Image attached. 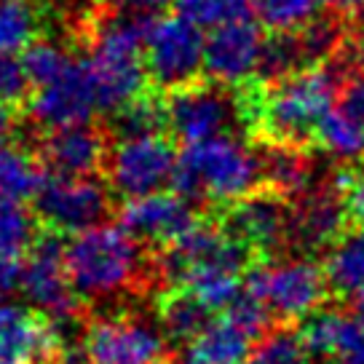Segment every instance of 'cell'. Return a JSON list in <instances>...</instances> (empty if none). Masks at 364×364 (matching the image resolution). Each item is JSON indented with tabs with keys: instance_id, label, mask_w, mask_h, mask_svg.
<instances>
[{
	"instance_id": "cell-28",
	"label": "cell",
	"mask_w": 364,
	"mask_h": 364,
	"mask_svg": "<svg viewBox=\"0 0 364 364\" xmlns=\"http://www.w3.org/2000/svg\"><path fill=\"white\" fill-rule=\"evenodd\" d=\"M318 3L321 0H252V11L276 35H289L316 19Z\"/></svg>"
},
{
	"instance_id": "cell-22",
	"label": "cell",
	"mask_w": 364,
	"mask_h": 364,
	"mask_svg": "<svg viewBox=\"0 0 364 364\" xmlns=\"http://www.w3.org/2000/svg\"><path fill=\"white\" fill-rule=\"evenodd\" d=\"M252 343H257L250 332H244L228 316L212 318V324L196 338L180 364H244L250 356Z\"/></svg>"
},
{
	"instance_id": "cell-37",
	"label": "cell",
	"mask_w": 364,
	"mask_h": 364,
	"mask_svg": "<svg viewBox=\"0 0 364 364\" xmlns=\"http://www.w3.org/2000/svg\"><path fill=\"white\" fill-rule=\"evenodd\" d=\"M327 9H332L341 16H359L364 14V0H321Z\"/></svg>"
},
{
	"instance_id": "cell-24",
	"label": "cell",
	"mask_w": 364,
	"mask_h": 364,
	"mask_svg": "<svg viewBox=\"0 0 364 364\" xmlns=\"http://www.w3.org/2000/svg\"><path fill=\"white\" fill-rule=\"evenodd\" d=\"M324 271L330 289L346 297L364 295V228H356L332 244Z\"/></svg>"
},
{
	"instance_id": "cell-19",
	"label": "cell",
	"mask_w": 364,
	"mask_h": 364,
	"mask_svg": "<svg viewBox=\"0 0 364 364\" xmlns=\"http://www.w3.org/2000/svg\"><path fill=\"white\" fill-rule=\"evenodd\" d=\"M346 206L343 198L332 185L311 188L306 196H300L292 204L289 217V244L300 250H318L327 247L343 236V223H346Z\"/></svg>"
},
{
	"instance_id": "cell-26",
	"label": "cell",
	"mask_w": 364,
	"mask_h": 364,
	"mask_svg": "<svg viewBox=\"0 0 364 364\" xmlns=\"http://www.w3.org/2000/svg\"><path fill=\"white\" fill-rule=\"evenodd\" d=\"M161 129H166V100L148 91L113 113V134L118 139L161 134Z\"/></svg>"
},
{
	"instance_id": "cell-7",
	"label": "cell",
	"mask_w": 364,
	"mask_h": 364,
	"mask_svg": "<svg viewBox=\"0 0 364 364\" xmlns=\"http://www.w3.org/2000/svg\"><path fill=\"white\" fill-rule=\"evenodd\" d=\"M206 38L201 27L182 14L150 19L145 33V65L148 78L166 91H177L198 80L204 70Z\"/></svg>"
},
{
	"instance_id": "cell-1",
	"label": "cell",
	"mask_w": 364,
	"mask_h": 364,
	"mask_svg": "<svg viewBox=\"0 0 364 364\" xmlns=\"http://www.w3.org/2000/svg\"><path fill=\"white\" fill-rule=\"evenodd\" d=\"M341 70L332 65L303 68L276 80L250 83L239 97L241 121L262 145L306 148L316 139V129L341 94Z\"/></svg>"
},
{
	"instance_id": "cell-14",
	"label": "cell",
	"mask_w": 364,
	"mask_h": 364,
	"mask_svg": "<svg viewBox=\"0 0 364 364\" xmlns=\"http://www.w3.org/2000/svg\"><path fill=\"white\" fill-rule=\"evenodd\" d=\"M91 364H161L164 332L134 316H102L86 330Z\"/></svg>"
},
{
	"instance_id": "cell-33",
	"label": "cell",
	"mask_w": 364,
	"mask_h": 364,
	"mask_svg": "<svg viewBox=\"0 0 364 364\" xmlns=\"http://www.w3.org/2000/svg\"><path fill=\"white\" fill-rule=\"evenodd\" d=\"M30 75L24 70L22 59L14 54H0V105L3 107H19V105L30 102Z\"/></svg>"
},
{
	"instance_id": "cell-30",
	"label": "cell",
	"mask_w": 364,
	"mask_h": 364,
	"mask_svg": "<svg viewBox=\"0 0 364 364\" xmlns=\"http://www.w3.org/2000/svg\"><path fill=\"white\" fill-rule=\"evenodd\" d=\"M38 241L35 217L19 201H0V257H14L33 250Z\"/></svg>"
},
{
	"instance_id": "cell-9",
	"label": "cell",
	"mask_w": 364,
	"mask_h": 364,
	"mask_svg": "<svg viewBox=\"0 0 364 364\" xmlns=\"http://www.w3.org/2000/svg\"><path fill=\"white\" fill-rule=\"evenodd\" d=\"M177 153L161 134L118 139L107 156V182L126 201L161 193L174 177Z\"/></svg>"
},
{
	"instance_id": "cell-15",
	"label": "cell",
	"mask_w": 364,
	"mask_h": 364,
	"mask_svg": "<svg viewBox=\"0 0 364 364\" xmlns=\"http://www.w3.org/2000/svg\"><path fill=\"white\" fill-rule=\"evenodd\" d=\"M292 204L273 191H255L228 206L223 228L255 255H271L289 244Z\"/></svg>"
},
{
	"instance_id": "cell-17",
	"label": "cell",
	"mask_w": 364,
	"mask_h": 364,
	"mask_svg": "<svg viewBox=\"0 0 364 364\" xmlns=\"http://www.w3.org/2000/svg\"><path fill=\"white\" fill-rule=\"evenodd\" d=\"M198 220L193 215L191 201H185L174 191L166 193H150L142 198L126 201L121 209V225L134 236L139 244H156V247H169L185 236Z\"/></svg>"
},
{
	"instance_id": "cell-21",
	"label": "cell",
	"mask_w": 364,
	"mask_h": 364,
	"mask_svg": "<svg viewBox=\"0 0 364 364\" xmlns=\"http://www.w3.org/2000/svg\"><path fill=\"white\" fill-rule=\"evenodd\" d=\"M262 188L279 193L287 201H297L311 191L314 166L306 156V148L292 145H262L260 150Z\"/></svg>"
},
{
	"instance_id": "cell-20",
	"label": "cell",
	"mask_w": 364,
	"mask_h": 364,
	"mask_svg": "<svg viewBox=\"0 0 364 364\" xmlns=\"http://www.w3.org/2000/svg\"><path fill=\"white\" fill-rule=\"evenodd\" d=\"M303 341L314 359L330 364H364V324L341 311H316L303 327Z\"/></svg>"
},
{
	"instance_id": "cell-27",
	"label": "cell",
	"mask_w": 364,
	"mask_h": 364,
	"mask_svg": "<svg viewBox=\"0 0 364 364\" xmlns=\"http://www.w3.org/2000/svg\"><path fill=\"white\" fill-rule=\"evenodd\" d=\"M38 33V9L33 0H0V54L27 51Z\"/></svg>"
},
{
	"instance_id": "cell-36",
	"label": "cell",
	"mask_w": 364,
	"mask_h": 364,
	"mask_svg": "<svg viewBox=\"0 0 364 364\" xmlns=\"http://www.w3.org/2000/svg\"><path fill=\"white\" fill-rule=\"evenodd\" d=\"M22 262L14 257H0V303H6V297L22 289Z\"/></svg>"
},
{
	"instance_id": "cell-10",
	"label": "cell",
	"mask_w": 364,
	"mask_h": 364,
	"mask_svg": "<svg viewBox=\"0 0 364 364\" xmlns=\"http://www.w3.org/2000/svg\"><path fill=\"white\" fill-rule=\"evenodd\" d=\"M241 118L239 100L220 83H201L169 91L166 129L185 145H198L212 136L228 134V126Z\"/></svg>"
},
{
	"instance_id": "cell-5",
	"label": "cell",
	"mask_w": 364,
	"mask_h": 364,
	"mask_svg": "<svg viewBox=\"0 0 364 364\" xmlns=\"http://www.w3.org/2000/svg\"><path fill=\"white\" fill-rule=\"evenodd\" d=\"M75 292L86 300H113L136 289L145 273L142 244L124 225H97L75 233L65 247Z\"/></svg>"
},
{
	"instance_id": "cell-6",
	"label": "cell",
	"mask_w": 364,
	"mask_h": 364,
	"mask_svg": "<svg viewBox=\"0 0 364 364\" xmlns=\"http://www.w3.org/2000/svg\"><path fill=\"white\" fill-rule=\"evenodd\" d=\"M247 289L260 297L271 316L297 321L321 311L330 295V279L318 262L308 257H289L250 268Z\"/></svg>"
},
{
	"instance_id": "cell-16",
	"label": "cell",
	"mask_w": 364,
	"mask_h": 364,
	"mask_svg": "<svg viewBox=\"0 0 364 364\" xmlns=\"http://www.w3.org/2000/svg\"><path fill=\"white\" fill-rule=\"evenodd\" d=\"M65 327L19 303H0V364H48Z\"/></svg>"
},
{
	"instance_id": "cell-31",
	"label": "cell",
	"mask_w": 364,
	"mask_h": 364,
	"mask_svg": "<svg viewBox=\"0 0 364 364\" xmlns=\"http://www.w3.org/2000/svg\"><path fill=\"white\" fill-rule=\"evenodd\" d=\"M252 0H177V14L201 30H217L223 24L247 19Z\"/></svg>"
},
{
	"instance_id": "cell-2",
	"label": "cell",
	"mask_w": 364,
	"mask_h": 364,
	"mask_svg": "<svg viewBox=\"0 0 364 364\" xmlns=\"http://www.w3.org/2000/svg\"><path fill=\"white\" fill-rule=\"evenodd\" d=\"M255 252L223 225L196 223L156 257V276L169 289H191L212 311H225L244 292Z\"/></svg>"
},
{
	"instance_id": "cell-8",
	"label": "cell",
	"mask_w": 364,
	"mask_h": 364,
	"mask_svg": "<svg viewBox=\"0 0 364 364\" xmlns=\"http://www.w3.org/2000/svg\"><path fill=\"white\" fill-rule=\"evenodd\" d=\"M110 212V191L94 177H46L35 196V215L48 233H83L102 225Z\"/></svg>"
},
{
	"instance_id": "cell-40",
	"label": "cell",
	"mask_w": 364,
	"mask_h": 364,
	"mask_svg": "<svg viewBox=\"0 0 364 364\" xmlns=\"http://www.w3.org/2000/svg\"><path fill=\"white\" fill-rule=\"evenodd\" d=\"M353 316H356L364 324V295L356 297V306H353Z\"/></svg>"
},
{
	"instance_id": "cell-29",
	"label": "cell",
	"mask_w": 364,
	"mask_h": 364,
	"mask_svg": "<svg viewBox=\"0 0 364 364\" xmlns=\"http://www.w3.org/2000/svg\"><path fill=\"white\" fill-rule=\"evenodd\" d=\"M250 364H314V353L308 351L303 332L276 327L257 341Z\"/></svg>"
},
{
	"instance_id": "cell-11",
	"label": "cell",
	"mask_w": 364,
	"mask_h": 364,
	"mask_svg": "<svg viewBox=\"0 0 364 364\" xmlns=\"http://www.w3.org/2000/svg\"><path fill=\"white\" fill-rule=\"evenodd\" d=\"M22 292L46 318L73 324L78 316V292L65 265V247L54 233L38 236L22 268Z\"/></svg>"
},
{
	"instance_id": "cell-25",
	"label": "cell",
	"mask_w": 364,
	"mask_h": 364,
	"mask_svg": "<svg viewBox=\"0 0 364 364\" xmlns=\"http://www.w3.org/2000/svg\"><path fill=\"white\" fill-rule=\"evenodd\" d=\"M316 142L338 161H359L364 156V126L341 107H332L316 129Z\"/></svg>"
},
{
	"instance_id": "cell-38",
	"label": "cell",
	"mask_w": 364,
	"mask_h": 364,
	"mask_svg": "<svg viewBox=\"0 0 364 364\" xmlns=\"http://www.w3.org/2000/svg\"><path fill=\"white\" fill-rule=\"evenodd\" d=\"M11 132H14V115H11L9 107H3V105H0V150H6Z\"/></svg>"
},
{
	"instance_id": "cell-32",
	"label": "cell",
	"mask_w": 364,
	"mask_h": 364,
	"mask_svg": "<svg viewBox=\"0 0 364 364\" xmlns=\"http://www.w3.org/2000/svg\"><path fill=\"white\" fill-rule=\"evenodd\" d=\"M73 59L75 57L70 54L65 46L54 43V41H35L24 51L22 65L27 70V75H30L33 89H38V86H43V83L57 78L59 73H65L73 65Z\"/></svg>"
},
{
	"instance_id": "cell-35",
	"label": "cell",
	"mask_w": 364,
	"mask_h": 364,
	"mask_svg": "<svg viewBox=\"0 0 364 364\" xmlns=\"http://www.w3.org/2000/svg\"><path fill=\"white\" fill-rule=\"evenodd\" d=\"M338 107L364 126V68L348 73L338 94Z\"/></svg>"
},
{
	"instance_id": "cell-23",
	"label": "cell",
	"mask_w": 364,
	"mask_h": 364,
	"mask_svg": "<svg viewBox=\"0 0 364 364\" xmlns=\"http://www.w3.org/2000/svg\"><path fill=\"white\" fill-rule=\"evenodd\" d=\"M161 332L174 343H191L212 324V308L191 289H171L159 303Z\"/></svg>"
},
{
	"instance_id": "cell-3",
	"label": "cell",
	"mask_w": 364,
	"mask_h": 364,
	"mask_svg": "<svg viewBox=\"0 0 364 364\" xmlns=\"http://www.w3.org/2000/svg\"><path fill=\"white\" fill-rule=\"evenodd\" d=\"M150 16L139 9L105 11L91 22L86 65L97 86L100 110L115 113L145 94V33Z\"/></svg>"
},
{
	"instance_id": "cell-18",
	"label": "cell",
	"mask_w": 364,
	"mask_h": 364,
	"mask_svg": "<svg viewBox=\"0 0 364 364\" xmlns=\"http://www.w3.org/2000/svg\"><path fill=\"white\" fill-rule=\"evenodd\" d=\"M43 164L62 177H94L107 164L105 132L91 124L65 126L48 132L41 148Z\"/></svg>"
},
{
	"instance_id": "cell-39",
	"label": "cell",
	"mask_w": 364,
	"mask_h": 364,
	"mask_svg": "<svg viewBox=\"0 0 364 364\" xmlns=\"http://www.w3.org/2000/svg\"><path fill=\"white\" fill-rule=\"evenodd\" d=\"M134 9H139V11H150V9H161V6H166V3H171V0H129Z\"/></svg>"
},
{
	"instance_id": "cell-12",
	"label": "cell",
	"mask_w": 364,
	"mask_h": 364,
	"mask_svg": "<svg viewBox=\"0 0 364 364\" xmlns=\"http://www.w3.org/2000/svg\"><path fill=\"white\" fill-rule=\"evenodd\" d=\"M27 107L35 124L48 132L89 124L94 113L100 110V100H97V86L86 59H73V65L65 73L38 86Z\"/></svg>"
},
{
	"instance_id": "cell-13",
	"label": "cell",
	"mask_w": 364,
	"mask_h": 364,
	"mask_svg": "<svg viewBox=\"0 0 364 364\" xmlns=\"http://www.w3.org/2000/svg\"><path fill=\"white\" fill-rule=\"evenodd\" d=\"M265 51V38L260 24L247 19L223 24L217 30H209L204 51V73L209 78L233 89V86H250L257 80Z\"/></svg>"
},
{
	"instance_id": "cell-34",
	"label": "cell",
	"mask_w": 364,
	"mask_h": 364,
	"mask_svg": "<svg viewBox=\"0 0 364 364\" xmlns=\"http://www.w3.org/2000/svg\"><path fill=\"white\" fill-rule=\"evenodd\" d=\"M335 188L343 198L346 217L356 228H364V164L335 174Z\"/></svg>"
},
{
	"instance_id": "cell-4",
	"label": "cell",
	"mask_w": 364,
	"mask_h": 364,
	"mask_svg": "<svg viewBox=\"0 0 364 364\" xmlns=\"http://www.w3.org/2000/svg\"><path fill=\"white\" fill-rule=\"evenodd\" d=\"M260 153L247 148L239 136L220 134L198 145H185L177 156L171 188L185 201L236 204L260 191Z\"/></svg>"
}]
</instances>
